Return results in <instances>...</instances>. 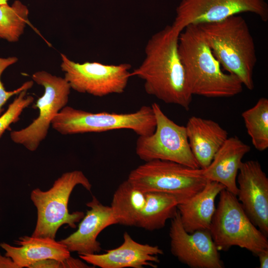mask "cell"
Instances as JSON below:
<instances>
[{"label": "cell", "mask_w": 268, "mask_h": 268, "mask_svg": "<svg viewBox=\"0 0 268 268\" xmlns=\"http://www.w3.org/2000/svg\"><path fill=\"white\" fill-rule=\"evenodd\" d=\"M180 33L171 25L154 34L146 44L142 62L131 75L144 81L148 94L188 110L193 95L179 54Z\"/></svg>", "instance_id": "1"}, {"label": "cell", "mask_w": 268, "mask_h": 268, "mask_svg": "<svg viewBox=\"0 0 268 268\" xmlns=\"http://www.w3.org/2000/svg\"><path fill=\"white\" fill-rule=\"evenodd\" d=\"M178 51L193 95L231 97L242 91L240 79L223 71L198 25H188L180 33Z\"/></svg>", "instance_id": "2"}, {"label": "cell", "mask_w": 268, "mask_h": 268, "mask_svg": "<svg viewBox=\"0 0 268 268\" xmlns=\"http://www.w3.org/2000/svg\"><path fill=\"white\" fill-rule=\"evenodd\" d=\"M198 25L223 69L253 90V74L257 59L254 39L243 17L235 15Z\"/></svg>", "instance_id": "3"}, {"label": "cell", "mask_w": 268, "mask_h": 268, "mask_svg": "<svg viewBox=\"0 0 268 268\" xmlns=\"http://www.w3.org/2000/svg\"><path fill=\"white\" fill-rule=\"evenodd\" d=\"M78 185L91 191L92 185L84 173L74 170L63 174L47 191L39 188L32 190L30 199L37 208V219L31 236L55 239L62 225L76 227V223L81 220L84 213L80 211L69 213L67 204L72 191Z\"/></svg>", "instance_id": "4"}, {"label": "cell", "mask_w": 268, "mask_h": 268, "mask_svg": "<svg viewBox=\"0 0 268 268\" xmlns=\"http://www.w3.org/2000/svg\"><path fill=\"white\" fill-rule=\"evenodd\" d=\"M156 119L151 106H141L131 113H92L66 106L54 119L51 126L62 135L101 133L128 129L138 136L152 134Z\"/></svg>", "instance_id": "5"}, {"label": "cell", "mask_w": 268, "mask_h": 268, "mask_svg": "<svg viewBox=\"0 0 268 268\" xmlns=\"http://www.w3.org/2000/svg\"><path fill=\"white\" fill-rule=\"evenodd\" d=\"M219 195L209 229L217 250L226 251L237 246L257 256L268 250L267 237L251 221L236 196L226 189Z\"/></svg>", "instance_id": "6"}, {"label": "cell", "mask_w": 268, "mask_h": 268, "mask_svg": "<svg viewBox=\"0 0 268 268\" xmlns=\"http://www.w3.org/2000/svg\"><path fill=\"white\" fill-rule=\"evenodd\" d=\"M127 180L144 193L157 192L174 195L179 203L200 191L207 181L201 168L161 160L145 162L130 172Z\"/></svg>", "instance_id": "7"}, {"label": "cell", "mask_w": 268, "mask_h": 268, "mask_svg": "<svg viewBox=\"0 0 268 268\" xmlns=\"http://www.w3.org/2000/svg\"><path fill=\"white\" fill-rule=\"evenodd\" d=\"M32 79L44 88L43 95L35 106L38 110V116L25 128L11 131L10 136L14 143L34 151L46 138L54 119L67 105L71 88L64 77L44 70L33 73Z\"/></svg>", "instance_id": "8"}, {"label": "cell", "mask_w": 268, "mask_h": 268, "mask_svg": "<svg viewBox=\"0 0 268 268\" xmlns=\"http://www.w3.org/2000/svg\"><path fill=\"white\" fill-rule=\"evenodd\" d=\"M156 119V128L151 134L138 136L135 152L145 162L153 160L178 163L200 168L191 150L185 126L169 119L159 104L151 105Z\"/></svg>", "instance_id": "9"}, {"label": "cell", "mask_w": 268, "mask_h": 268, "mask_svg": "<svg viewBox=\"0 0 268 268\" xmlns=\"http://www.w3.org/2000/svg\"><path fill=\"white\" fill-rule=\"evenodd\" d=\"M61 70L71 89L96 97L123 93L131 77V65H107L99 62L76 63L61 54Z\"/></svg>", "instance_id": "10"}, {"label": "cell", "mask_w": 268, "mask_h": 268, "mask_svg": "<svg viewBox=\"0 0 268 268\" xmlns=\"http://www.w3.org/2000/svg\"><path fill=\"white\" fill-rule=\"evenodd\" d=\"M172 26L181 33L190 25L223 20L243 12L268 20V4L265 0H182L176 10Z\"/></svg>", "instance_id": "11"}, {"label": "cell", "mask_w": 268, "mask_h": 268, "mask_svg": "<svg viewBox=\"0 0 268 268\" xmlns=\"http://www.w3.org/2000/svg\"><path fill=\"white\" fill-rule=\"evenodd\" d=\"M169 235L171 252L181 263L191 268H224L209 230L187 232L178 210L171 219Z\"/></svg>", "instance_id": "12"}, {"label": "cell", "mask_w": 268, "mask_h": 268, "mask_svg": "<svg viewBox=\"0 0 268 268\" xmlns=\"http://www.w3.org/2000/svg\"><path fill=\"white\" fill-rule=\"evenodd\" d=\"M236 197L253 223L268 235V178L256 160L243 162L237 177Z\"/></svg>", "instance_id": "13"}, {"label": "cell", "mask_w": 268, "mask_h": 268, "mask_svg": "<svg viewBox=\"0 0 268 268\" xmlns=\"http://www.w3.org/2000/svg\"><path fill=\"white\" fill-rule=\"evenodd\" d=\"M123 243L118 247L108 250L105 253L79 255L84 262L101 268H157L160 262L157 257L164 254L158 246L139 243L128 232L123 235Z\"/></svg>", "instance_id": "14"}, {"label": "cell", "mask_w": 268, "mask_h": 268, "mask_svg": "<svg viewBox=\"0 0 268 268\" xmlns=\"http://www.w3.org/2000/svg\"><path fill=\"white\" fill-rule=\"evenodd\" d=\"M86 205L90 209L81 219L78 229L60 241L70 252L78 255L99 253L101 247L97 240L98 236L106 228L117 224L111 206L103 205L95 196Z\"/></svg>", "instance_id": "15"}, {"label": "cell", "mask_w": 268, "mask_h": 268, "mask_svg": "<svg viewBox=\"0 0 268 268\" xmlns=\"http://www.w3.org/2000/svg\"><path fill=\"white\" fill-rule=\"evenodd\" d=\"M249 145L237 136L228 137L215 154L211 162L202 170L208 180L222 184L225 188L237 195V177L242 159L250 151Z\"/></svg>", "instance_id": "16"}, {"label": "cell", "mask_w": 268, "mask_h": 268, "mask_svg": "<svg viewBox=\"0 0 268 268\" xmlns=\"http://www.w3.org/2000/svg\"><path fill=\"white\" fill-rule=\"evenodd\" d=\"M192 152L200 168L205 169L228 137L227 132L217 122L196 116L185 126Z\"/></svg>", "instance_id": "17"}, {"label": "cell", "mask_w": 268, "mask_h": 268, "mask_svg": "<svg viewBox=\"0 0 268 268\" xmlns=\"http://www.w3.org/2000/svg\"><path fill=\"white\" fill-rule=\"evenodd\" d=\"M18 247L5 242L0 243L5 256L11 258L19 268H28L43 260H64L70 252L60 241L49 237L24 236L15 241Z\"/></svg>", "instance_id": "18"}, {"label": "cell", "mask_w": 268, "mask_h": 268, "mask_svg": "<svg viewBox=\"0 0 268 268\" xmlns=\"http://www.w3.org/2000/svg\"><path fill=\"white\" fill-rule=\"evenodd\" d=\"M224 189L220 183L207 180L200 191L178 204L182 224L187 232L209 230L216 209L215 199Z\"/></svg>", "instance_id": "19"}, {"label": "cell", "mask_w": 268, "mask_h": 268, "mask_svg": "<svg viewBox=\"0 0 268 268\" xmlns=\"http://www.w3.org/2000/svg\"><path fill=\"white\" fill-rule=\"evenodd\" d=\"M146 201L141 211L137 227L147 231L163 228L167 221L172 219L177 212L179 203L173 195L157 192L145 193Z\"/></svg>", "instance_id": "20"}, {"label": "cell", "mask_w": 268, "mask_h": 268, "mask_svg": "<svg viewBox=\"0 0 268 268\" xmlns=\"http://www.w3.org/2000/svg\"><path fill=\"white\" fill-rule=\"evenodd\" d=\"M145 201V193L127 179L121 183L114 192L110 206L117 224L137 227Z\"/></svg>", "instance_id": "21"}, {"label": "cell", "mask_w": 268, "mask_h": 268, "mask_svg": "<svg viewBox=\"0 0 268 268\" xmlns=\"http://www.w3.org/2000/svg\"><path fill=\"white\" fill-rule=\"evenodd\" d=\"M253 146L259 151L268 147V99L260 98L256 104L242 113Z\"/></svg>", "instance_id": "22"}, {"label": "cell", "mask_w": 268, "mask_h": 268, "mask_svg": "<svg viewBox=\"0 0 268 268\" xmlns=\"http://www.w3.org/2000/svg\"><path fill=\"white\" fill-rule=\"evenodd\" d=\"M29 10L20 1L11 5H0V39L9 42L18 41L24 32L28 20Z\"/></svg>", "instance_id": "23"}, {"label": "cell", "mask_w": 268, "mask_h": 268, "mask_svg": "<svg viewBox=\"0 0 268 268\" xmlns=\"http://www.w3.org/2000/svg\"><path fill=\"white\" fill-rule=\"evenodd\" d=\"M27 91L25 90L18 94L5 112L0 116V138L12 124L19 120L24 110L33 102L34 97L27 95Z\"/></svg>", "instance_id": "24"}, {"label": "cell", "mask_w": 268, "mask_h": 268, "mask_svg": "<svg viewBox=\"0 0 268 268\" xmlns=\"http://www.w3.org/2000/svg\"><path fill=\"white\" fill-rule=\"evenodd\" d=\"M18 61L16 57L4 58L0 57V116L4 110L3 106L7 101L14 95H17L21 91L30 89L33 85L34 81L29 80L25 82L18 88L12 91H7L1 80L3 72L10 66L16 63Z\"/></svg>", "instance_id": "25"}, {"label": "cell", "mask_w": 268, "mask_h": 268, "mask_svg": "<svg viewBox=\"0 0 268 268\" xmlns=\"http://www.w3.org/2000/svg\"><path fill=\"white\" fill-rule=\"evenodd\" d=\"M92 268L79 259L71 256L62 260L46 259L38 261L29 268Z\"/></svg>", "instance_id": "26"}, {"label": "cell", "mask_w": 268, "mask_h": 268, "mask_svg": "<svg viewBox=\"0 0 268 268\" xmlns=\"http://www.w3.org/2000/svg\"><path fill=\"white\" fill-rule=\"evenodd\" d=\"M0 268H19L10 258L0 253Z\"/></svg>", "instance_id": "27"}, {"label": "cell", "mask_w": 268, "mask_h": 268, "mask_svg": "<svg viewBox=\"0 0 268 268\" xmlns=\"http://www.w3.org/2000/svg\"><path fill=\"white\" fill-rule=\"evenodd\" d=\"M257 256L259 259L260 268H268V250L261 252Z\"/></svg>", "instance_id": "28"}, {"label": "cell", "mask_w": 268, "mask_h": 268, "mask_svg": "<svg viewBox=\"0 0 268 268\" xmlns=\"http://www.w3.org/2000/svg\"><path fill=\"white\" fill-rule=\"evenodd\" d=\"M7 0H0V5L8 4Z\"/></svg>", "instance_id": "29"}]
</instances>
